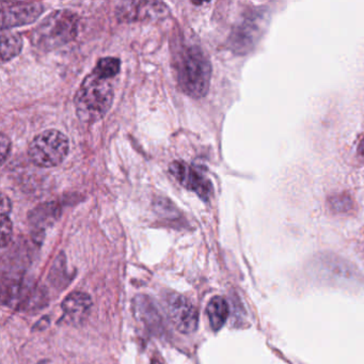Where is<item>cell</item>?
Wrapping results in <instances>:
<instances>
[{
	"instance_id": "cell-1",
	"label": "cell",
	"mask_w": 364,
	"mask_h": 364,
	"mask_svg": "<svg viewBox=\"0 0 364 364\" xmlns=\"http://www.w3.org/2000/svg\"><path fill=\"white\" fill-rule=\"evenodd\" d=\"M174 71L178 86L185 95L200 99L210 90L212 65L199 46H191L178 53L174 60Z\"/></svg>"
},
{
	"instance_id": "cell-2",
	"label": "cell",
	"mask_w": 364,
	"mask_h": 364,
	"mask_svg": "<svg viewBox=\"0 0 364 364\" xmlns=\"http://www.w3.org/2000/svg\"><path fill=\"white\" fill-rule=\"evenodd\" d=\"M114 91L109 80L100 77L92 72L82 82L76 92V114L85 123L99 122L109 112L114 102Z\"/></svg>"
},
{
	"instance_id": "cell-3",
	"label": "cell",
	"mask_w": 364,
	"mask_h": 364,
	"mask_svg": "<svg viewBox=\"0 0 364 364\" xmlns=\"http://www.w3.org/2000/svg\"><path fill=\"white\" fill-rule=\"evenodd\" d=\"M78 33V16L69 10L50 14L31 35V42L39 50H56L75 39Z\"/></svg>"
},
{
	"instance_id": "cell-4",
	"label": "cell",
	"mask_w": 364,
	"mask_h": 364,
	"mask_svg": "<svg viewBox=\"0 0 364 364\" xmlns=\"http://www.w3.org/2000/svg\"><path fill=\"white\" fill-rule=\"evenodd\" d=\"M69 139L57 129H48L33 138L29 144L31 161L40 168L60 165L69 154Z\"/></svg>"
},
{
	"instance_id": "cell-5",
	"label": "cell",
	"mask_w": 364,
	"mask_h": 364,
	"mask_svg": "<svg viewBox=\"0 0 364 364\" xmlns=\"http://www.w3.org/2000/svg\"><path fill=\"white\" fill-rule=\"evenodd\" d=\"M165 310L172 325L183 334H191L198 329L199 312L195 304L178 293H169L165 297Z\"/></svg>"
},
{
	"instance_id": "cell-6",
	"label": "cell",
	"mask_w": 364,
	"mask_h": 364,
	"mask_svg": "<svg viewBox=\"0 0 364 364\" xmlns=\"http://www.w3.org/2000/svg\"><path fill=\"white\" fill-rule=\"evenodd\" d=\"M169 172L183 187L195 193L200 199L208 202L212 198V182L199 168L176 161L169 166Z\"/></svg>"
},
{
	"instance_id": "cell-7",
	"label": "cell",
	"mask_w": 364,
	"mask_h": 364,
	"mask_svg": "<svg viewBox=\"0 0 364 364\" xmlns=\"http://www.w3.org/2000/svg\"><path fill=\"white\" fill-rule=\"evenodd\" d=\"M44 7L41 3H6L1 4V29L25 26L38 20Z\"/></svg>"
},
{
	"instance_id": "cell-8",
	"label": "cell",
	"mask_w": 364,
	"mask_h": 364,
	"mask_svg": "<svg viewBox=\"0 0 364 364\" xmlns=\"http://www.w3.org/2000/svg\"><path fill=\"white\" fill-rule=\"evenodd\" d=\"M165 4L152 1H125L117 7V18L120 22L155 20L165 16L168 12Z\"/></svg>"
},
{
	"instance_id": "cell-9",
	"label": "cell",
	"mask_w": 364,
	"mask_h": 364,
	"mask_svg": "<svg viewBox=\"0 0 364 364\" xmlns=\"http://www.w3.org/2000/svg\"><path fill=\"white\" fill-rule=\"evenodd\" d=\"M63 311V319L68 323L77 326L84 323L90 314L92 308V299L84 291H73L70 294L61 304Z\"/></svg>"
},
{
	"instance_id": "cell-10",
	"label": "cell",
	"mask_w": 364,
	"mask_h": 364,
	"mask_svg": "<svg viewBox=\"0 0 364 364\" xmlns=\"http://www.w3.org/2000/svg\"><path fill=\"white\" fill-rule=\"evenodd\" d=\"M60 216V206L55 202L41 204L31 213L29 223L35 240L41 242L44 232Z\"/></svg>"
},
{
	"instance_id": "cell-11",
	"label": "cell",
	"mask_w": 364,
	"mask_h": 364,
	"mask_svg": "<svg viewBox=\"0 0 364 364\" xmlns=\"http://www.w3.org/2000/svg\"><path fill=\"white\" fill-rule=\"evenodd\" d=\"M135 315L149 329L159 330L161 327V316L152 302L146 296H137L134 300Z\"/></svg>"
},
{
	"instance_id": "cell-12",
	"label": "cell",
	"mask_w": 364,
	"mask_h": 364,
	"mask_svg": "<svg viewBox=\"0 0 364 364\" xmlns=\"http://www.w3.org/2000/svg\"><path fill=\"white\" fill-rule=\"evenodd\" d=\"M259 25L255 21H247L238 27L233 35L234 50L240 53H247L252 48V44L259 38Z\"/></svg>"
},
{
	"instance_id": "cell-13",
	"label": "cell",
	"mask_w": 364,
	"mask_h": 364,
	"mask_svg": "<svg viewBox=\"0 0 364 364\" xmlns=\"http://www.w3.org/2000/svg\"><path fill=\"white\" fill-rule=\"evenodd\" d=\"M206 313H208L212 329L214 331H219L229 317V304L225 298L216 296L208 302V306H206Z\"/></svg>"
},
{
	"instance_id": "cell-14",
	"label": "cell",
	"mask_w": 364,
	"mask_h": 364,
	"mask_svg": "<svg viewBox=\"0 0 364 364\" xmlns=\"http://www.w3.org/2000/svg\"><path fill=\"white\" fill-rule=\"evenodd\" d=\"M23 48V39L18 33L3 31L1 33V61L11 60L20 54Z\"/></svg>"
},
{
	"instance_id": "cell-15",
	"label": "cell",
	"mask_w": 364,
	"mask_h": 364,
	"mask_svg": "<svg viewBox=\"0 0 364 364\" xmlns=\"http://www.w3.org/2000/svg\"><path fill=\"white\" fill-rule=\"evenodd\" d=\"M120 59L114 58V57H106V58L101 59L97 63L93 72L100 77L110 80V78L118 75L119 72H120Z\"/></svg>"
},
{
	"instance_id": "cell-16",
	"label": "cell",
	"mask_w": 364,
	"mask_h": 364,
	"mask_svg": "<svg viewBox=\"0 0 364 364\" xmlns=\"http://www.w3.org/2000/svg\"><path fill=\"white\" fill-rule=\"evenodd\" d=\"M63 274L68 276L67 264H65V255L61 253V255L57 257L54 266H53L52 270H50V281H52L57 287H65V285L70 283V281L69 279L63 277Z\"/></svg>"
},
{
	"instance_id": "cell-17",
	"label": "cell",
	"mask_w": 364,
	"mask_h": 364,
	"mask_svg": "<svg viewBox=\"0 0 364 364\" xmlns=\"http://www.w3.org/2000/svg\"><path fill=\"white\" fill-rule=\"evenodd\" d=\"M330 206L336 213H347L353 208V203L346 195L334 196L330 199Z\"/></svg>"
},
{
	"instance_id": "cell-18",
	"label": "cell",
	"mask_w": 364,
	"mask_h": 364,
	"mask_svg": "<svg viewBox=\"0 0 364 364\" xmlns=\"http://www.w3.org/2000/svg\"><path fill=\"white\" fill-rule=\"evenodd\" d=\"M12 223L9 215H1V247L6 248L11 242Z\"/></svg>"
},
{
	"instance_id": "cell-19",
	"label": "cell",
	"mask_w": 364,
	"mask_h": 364,
	"mask_svg": "<svg viewBox=\"0 0 364 364\" xmlns=\"http://www.w3.org/2000/svg\"><path fill=\"white\" fill-rule=\"evenodd\" d=\"M10 150H11V142H10L9 138L1 134L0 137V152H1V164H5L7 161L8 156L10 155Z\"/></svg>"
},
{
	"instance_id": "cell-20",
	"label": "cell",
	"mask_w": 364,
	"mask_h": 364,
	"mask_svg": "<svg viewBox=\"0 0 364 364\" xmlns=\"http://www.w3.org/2000/svg\"><path fill=\"white\" fill-rule=\"evenodd\" d=\"M11 201L6 195L1 197V215H9L11 212Z\"/></svg>"
},
{
	"instance_id": "cell-21",
	"label": "cell",
	"mask_w": 364,
	"mask_h": 364,
	"mask_svg": "<svg viewBox=\"0 0 364 364\" xmlns=\"http://www.w3.org/2000/svg\"><path fill=\"white\" fill-rule=\"evenodd\" d=\"M358 152H359V154L364 159V138L361 140V142H360L359 146H358Z\"/></svg>"
},
{
	"instance_id": "cell-22",
	"label": "cell",
	"mask_w": 364,
	"mask_h": 364,
	"mask_svg": "<svg viewBox=\"0 0 364 364\" xmlns=\"http://www.w3.org/2000/svg\"><path fill=\"white\" fill-rule=\"evenodd\" d=\"M151 364H164L163 362L159 361V359H156V358H153L152 359V363Z\"/></svg>"
}]
</instances>
